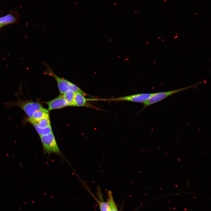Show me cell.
Masks as SVG:
<instances>
[{"label": "cell", "instance_id": "obj_1", "mask_svg": "<svg viewBox=\"0 0 211 211\" xmlns=\"http://www.w3.org/2000/svg\"><path fill=\"white\" fill-rule=\"evenodd\" d=\"M44 65L46 67L45 72L55 79L61 94H63L68 90L71 89L75 93L78 92L84 95H85L84 93L76 85L66 79L58 76L54 73L48 65L45 63Z\"/></svg>", "mask_w": 211, "mask_h": 211}, {"label": "cell", "instance_id": "obj_2", "mask_svg": "<svg viewBox=\"0 0 211 211\" xmlns=\"http://www.w3.org/2000/svg\"><path fill=\"white\" fill-rule=\"evenodd\" d=\"M202 83V82H200L188 87L175 90L153 93L150 97L143 103L144 105L143 109L149 106L159 102L173 95L194 87Z\"/></svg>", "mask_w": 211, "mask_h": 211}, {"label": "cell", "instance_id": "obj_3", "mask_svg": "<svg viewBox=\"0 0 211 211\" xmlns=\"http://www.w3.org/2000/svg\"><path fill=\"white\" fill-rule=\"evenodd\" d=\"M40 137L45 154L55 153L62 155L53 132Z\"/></svg>", "mask_w": 211, "mask_h": 211}, {"label": "cell", "instance_id": "obj_4", "mask_svg": "<svg viewBox=\"0 0 211 211\" xmlns=\"http://www.w3.org/2000/svg\"><path fill=\"white\" fill-rule=\"evenodd\" d=\"M153 93H142L115 98L100 99L99 100L104 101H127L143 103L150 97Z\"/></svg>", "mask_w": 211, "mask_h": 211}, {"label": "cell", "instance_id": "obj_5", "mask_svg": "<svg viewBox=\"0 0 211 211\" xmlns=\"http://www.w3.org/2000/svg\"><path fill=\"white\" fill-rule=\"evenodd\" d=\"M18 99L15 102H8L5 103V105L8 108L13 106H16L21 108L26 114L29 118H31L34 113L36 111L32 104V101H23L18 97Z\"/></svg>", "mask_w": 211, "mask_h": 211}, {"label": "cell", "instance_id": "obj_6", "mask_svg": "<svg viewBox=\"0 0 211 211\" xmlns=\"http://www.w3.org/2000/svg\"><path fill=\"white\" fill-rule=\"evenodd\" d=\"M46 103L48 106L49 110L62 108L68 106L67 101L62 95Z\"/></svg>", "mask_w": 211, "mask_h": 211}, {"label": "cell", "instance_id": "obj_7", "mask_svg": "<svg viewBox=\"0 0 211 211\" xmlns=\"http://www.w3.org/2000/svg\"><path fill=\"white\" fill-rule=\"evenodd\" d=\"M49 110L44 108L36 110L34 113L32 117L28 118L27 120L31 123L35 122L45 117L49 116Z\"/></svg>", "mask_w": 211, "mask_h": 211}, {"label": "cell", "instance_id": "obj_8", "mask_svg": "<svg viewBox=\"0 0 211 211\" xmlns=\"http://www.w3.org/2000/svg\"><path fill=\"white\" fill-rule=\"evenodd\" d=\"M83 95L78 92L75 93L74 98V106H88L87 102V99Z\"/></svg>", "mask_w": 211, "mask_h": 211}, {"label": "cell", "instance_id": "obj_9", "mask_svg": "<svg viewBox=\"0 0 211 211\" xmlns=\"http://www.w3.org/2000/svg\"><path fill=\"white\" fill-rule=\"evenodd\" d=\"M75 93L72 90L69 89L63 94V96L67 101L68 106H74Z\"/></svg>", "mask_w": 211, "mask_h": 211}, {"label": "cell", "instance_id": "obj_10", "mask_svg": "<svg viewBox=\"0 0 211 211\" xmlns=\"http://www.w3.org/2000/svg\"><path fill=\"white\" fill-rule=\"evenodd\" d=\"M32 124L40 136L47 135L52 132L51 125L45 128H42L39 127L35 122Z\"/></svg>", "mask_w": 211, "mask_h": 211}, {"label": "cell", "instance_id": "obj_11", "mask_svg": "<svg viewBox=\"0 0 211 211\" xmlns=\"http://www.w3.org/2000/svg\"><path fill=\"white\" fill-rule=\"evenodd\" d=\"M16 21V18L11 14H9L0 17V24L5 25L14 23Z\"/></svg>", "mask_w": 211, "mask_h": 211}, {"label": "cell", "instance_id": "obj_12", "mask_svg": "<svg viewBox=\"0 0 211 211\" xmlns=\"http://www.w3.org/2000/svg\"><path fill=\"white\" fill-rule=\"evenodd\" d=\"M108 202L110 206V211H118L116 205L114 202L112 192L108 190Z\"/></svg>", "mask_w": 211, "mask_h": 211}, {"label": "cell", "instance_id": "obj_13", "mask_svg": "<svg viewBox=\"0 0 211 211\" xmlns=\"http://www.w3.org/2000/svg\"><path fill=\"white\" fill-rule=\"evenodd\" d=\"M88 190L98 204L100 211H110V206L108 202H105L99 200L93 195L88 189Z\"/></svg>", "mask_w": 211, "mask_h": 211}, {"label": "cell", "instance_id": "obj_14", "mask_svg": "<svg viewBox=\"0 0 211 211\" xmlns=\"http://www.w3.org/2000/svg\"><path fill=\"white\" fill-rule=\"evenodd\" d=\"M35 122L39 127L42 128L51 125L49 116L45 117Z\"/></svg>", "mask_w": 211, "mask_h": 211}, {"label": "cell", "instance_id": "obj_15", "mask_svg": "<svg viewBox=\"0 0 211 211\" xmlns=\"http://www.w3.org/2000/svg\"><path fill=\"white\" fill-rule=\"evenodd\" d=\"M5 26H6V25H3V24H0V29L1 28H2V27H3Z\"/></svg>", "mask_w": 211, "mask_h": 211}]
</instances>
